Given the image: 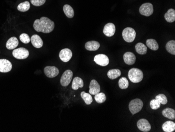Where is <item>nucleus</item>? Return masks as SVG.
Instances as JSON below:
<instances>
[{"mask_svg": "<svg viewBox=\"0 0 175 132\" xmlns=\"http://www.w3.org/2000/svg\"><path fill=\"white\" fill-rule=\"evenodd\" d=\"M12 63L10 61L6 59H0V72L7 73L11 71Z\"/></svg>", "mask_w": 175, "mask_h": 132, "instance_id": "9d476101", "label": "nucleus"}, {"mask_svg": "<svg viewBox=\"0 0 175 132\" xmlns=\"http://www.w3.org/2000/svg\"><path fill=\"white\" fill-rule=\"evenodd\" d=\"M12 54L14 57L17 59H25L29 57V51L25 48H20L14 50Z\"/></svg>", "mask_w": 175, "mask_h": 132, "instance_id": "423d86ee", "label": "nucleus"}, {"mask_svg": "<svg viewBox=\"0 0 175 132\" xmlns=\"http://www.w3.org/2000/svg\"><path fill=\"white\" fill-rule=\"evenodd\" d=\"M100 46V44L97 41H89L85 44V48L88 51H95L98 50Z\"/></svg>", "mask_w": 175, "mask_h": 132, "instance_id": "f3484780", "label": "nucleus"}, {"mask_svg": "<svg viewBox=\"0 0 175 132\" xmlns=\"http://www.w3.org/2000/svg\"><path fill=\"white\" fill-rule=\"evenodd\" d=\"M155 99L158 100V101L160 102V104H163V105L166 104L168 102V100H167V97L163 94H159L157 95Z\"/></svg>", "mask_w": 175, "mask_h": 132, "instance_id": "2f4dec72", "label": "nucleus"}, {"mask_svg": "<svg viewBox=\"0 0 175 132\" xmlns=\"http://www.w3.org/2000/svg\"><path fill=\"white\" fill-rule=\"evenodd\" d=\"M146 45L147 47L153 51H156L159 49L158 43L157 42V41L154 39H150L147 40Z\"/></svg>", "mask_w": 175, "mask_h": 132, "instance_id": "a878e982", "label": "nucleus"}, {"mask_svg": "<svg viewBox=\"0 0 175 132\" xmlns=\"http://www.w3.org/2000/svg\"><path fill=\"white\" fill-rule=\"evenodd\" d=\"M164 116L170 120H175V111L170 108H166L162 111Z\"/></svg>", "mask_w": 175, "mask_h": 132, "instance_id": "412c9836", "label": "nucleus"}, {"mask_svg": "<svg viewBox=\"0 0 175 132\" xmlns=\"http://www.w3.org/2000/svg\"><path fill=\"white\" fill-rule=\"evenodd\" d=\"M143 101L139 98H136L134 100H132L129 104V110L130 112L133 115L137 113L140 112L143 108Z\"/></svg>", "mask_w": 175, "mask_h": 132, "instance_id": "7ed1b4c3", "label": "nucleus"}, {"mask_svg": "<svg viewBox=\"0 0 175 132\" xmlns=\"http://www.w3.org/2000/svg\"><path fill=\"white\" fill-rule=\"evenodd\" d=\"M122 36L126 42H133L136 37V32L132 27H126L122 32Z\"/></svg>", "mask_w": 175, "mask_h": 132, "instance_id": "20e7f679", "label": "nucleus"}, {"mask_svg": "<svg viewBox=\"0 0 175 132\" xmlns=\"http://www.w3.org/2000/svg\"><path fill=\"white\" fill-rule=\"evenodd\" d=\"M30 9V4L29 1L21 3L17 6V10L20 12H26Z\"/></svg>", "mask_w": 175, "mask_h": 132, "instance_id": "c85d7f7f", "label": "nucleus"}, {"mask_svg": "<svg viewBox=\"0 0 175 132\" xmlns=\"http://www.w3.org/2000/svg\"><path fill=\"white\" fill-rule=\"evenodd\" d=\"M30 41L33 45L36 48H41L43 45V41L41 37L37 34H34L30 38Z\"/></svg>", "mask_w": 175, "mask_h": 132, "instance_id": "dca6fc26", "label": "nucleus"}, {"mask_svg": "<svg viewBox=\"0 0 175 132\" xmlns=\"http://www.w3.org/2000/svg\"><path fill=\"white\" fill-rule=\"evenodd\" d=\"M135 50L137 53L141 55H144L146 54L147 52V49L146 46L142 43H138L135 45Z\"/></svg>", "mask_w": 175, "mask_h": 132, "instance_id": "b1692460", "label": "nucleus"}, {"mask_svg": "<svg viewBox=\"0 0 175 132\" xmlns=\"http://www.w3.org/2000/svg\"><path fill=\"white\" fill-rule=\"evenodd\" d=\"M73 72L71 70L67 69L63 73L61 78V84L62 87H67L70 83L73 78Z\"/></svg>", "mask_w": 175, "mask_h": 132, "instance_id": "0eeeda50", "label": "nucleus"}, {"mask_svg": "<svg viewBox=\"0 0 175 132\" xmlns=\"http://www.w3.org/2000/svg\"><path fill=\"white\" fill-rule=\"evenodd\" d=\"M160 102L158 101V100L156 99H154L152 100L150 102V108H152V110H157L158 108H159L160 107Z\"/></svg>", "mask_w": 175, "mask_h": 132, "instance_id": "473e14b6", "label": "nucleus"}, {"mask_svg": "<svg viewBox=\"0 0 175 132\" xmlns=\"http://www.w3.org/2000/svg\"><path fill=\"white\" fill-rule=\"evenodd\" d=\"M94 98L98 103H103L106 101V95H105V93L99 92L98 94H96V95H95Z\"/></svg>", "mask_w": 175, "mask_h": 132, "instance_id": "7c9ffc66", "label": "nucleus"}, {"mask_svg": "<svg viewBox=\"0 0 175 132\" xmlns=\"http://www.w3.org/2000/svg\"><path fill=\"white\" fill-rule=\"evenodd\" d=\"M63 10H64L65 15L68 18H73L74 16V11L70 5H68V4L65 5L63 7Z\"/></svg>", "mask_w": 175, "mask_h": 132, "instance_id": "393cba45", "label": "nucleus"}, {"mask_svg": "<svg viewBox=\"0 0 175 132\" xmlns=\"http://www.w3.org/2000/svg\"><path fill=\"white\" fill-rule=\"evenodd\" d=\"M59 69L55 66H46L44 68V73L49 78H54L59 74Z\"/></svg>", "mask_w": 175, "mask_h": 132, "instance_id": "1a4fd4ad", "label": "nucleus"}, {"mask_svg": "<svg viewBox=\"0 0 175 132\" xmlns=\"http://www.w3.org/2000/svg\"><path fill=\"white\" fill-rule=\"evenodd\" d=\"M165 19L167 22L173 23L175 21V10L174 9H170L165 13Z\"/></svg>", "mask_w": 175, "mask_h": 132, "instance_id": "4be33fe9", "label": "nucleus"}, {"mask_svg": "<svg viewBox=\"0 0 175 132\" xmlns=\"http://www.w3.org/2000/svg\"><path fill=\"white\" fill-rule=\"evenodd\" d=\"M19 45V41L16 37H11L10 39L7 41L6 47L9 50L15 49Z\"/></svg>", "mask_w": 175, "mask_h": 132, "instance_id": "a211bd4d", "label": "nucleus"}, {"mask_svg": "<svg viewBox=\"0 0 175 132\" xmlns=\"http://www.w3.org/2000/svg\"><path fill=\"white\" fill-rule=\"evenodd\" d=\"M84 86V83L82 78L79 77H76L73 80L72 83V88L74 90H78V88H82Z\"/></svg>", "mask_w": 175, "mask_h": 132, "instance_id": "aec40b11", "label": "nucleus"}, {"mask_svg": "<svg viewBox=\"0 0 175 132\" xmlns=\"http://www.w3.org/2000/svg\"><path fill=\"white\" fill-rule=\"evenodd\" d=\"M94 61L101 66H106L109 64V59L105 54H98L94 56Z\"/></svg>", "mask_w": 175, "mask_h": 132, "instance_id": "6e6552de", "label": "nucleus"}, {"mask_svg": "<svg viewBox=\"0 0 175 132\" xmlns=\"http://www.w3.org/2000/svg\"><path fill=\"white\" fill-rule=\"evenodd\" d=\"M128 85L129 83L128 80L125 77L121 78L119 81V86L122 90H125L128 88Z\"/></svg>", "mask_w": 175, "mask_h": 132, "instance_id": "c756f323", "label": "nucleus"}, {"mask_svg": "<svg viewBox=\"0 0 175 132\" xmlns=\"http://www.w3.org/2000/svg\"><path fill=\"white\" fill-rule=\"evenodd\" d=\"M33 27L38 32L49 33L54 30L55 23L48 17H42L34 21Z\"/></svg>", "mask_w": 175, "mask_h": 132, "instance_id": "f257e3e1", "label": "nucleus"}, {"mask_svg": "<svg viewBox=\"0 0 175 132\" xmlns=\"http://www.w3.org/2000/svg\"><path fill=\"white\" fill-rule=\"evenodd\" d=\"M139 11L141 15L145 16H150L153 13V5L150 3H145L141 6Z\"/></svg>", "mask_w": 175, "mask_h": 132, "instance_id": "39448f33", "label": "nucleus"}, {"mask_svg": "<svg viewBox=\"0 0 175 132\" xmlns=\"http://www.w3.org/2000/svg\"><path fill=\"white\" fill-rule=\"evenodd\" d=\"M137 126L142 132H148L151 130V125L146 119H141L137 123Z\"/></svg>", "mask_w": 175, "mask_h": 132, "instance_id": "9b49d317", "label": "nucleus"}, {"mask_svg": "<svg viewBox=\"0 0 175 132\" xmlns=\"http://www.w3.org/2000/svg\"><path fill=\"white\" fill-rule=\"evenodd\" d=\"M123 59L126 64L131 65L135 63L136 56L134 54L131 52H127L123 55Z\"/></svg>", "mask_w": 175, "mask_h": 132, "instance_id": "2eb2a0df", "label": "nucleus"}, {"mask_svg": "<svg viewBox=\"0 0 175 132\" xmlns=\"http://www.w3.org/2000/svg\"><path fill=\"white\" fill-rule=\"evenodd\" d=\"M115 26L112 23H109L105 26L103 29V33L108 37H111L114 35L115 32Z\"/></svg>", "mask_w": 175, "mask_h": 132, "instance_id": "ddd939ff", "label": "nucleus"}, {"mask_svg": "<svg viewBox=\"0 0 175 132\" xmlns=\"http://www.w3.org/2000/svg\"><path fill=\"white\" fill-rule=\"evenodd\" d=\"M20 41L25 44H27L30 41V37L28 34H26V33L20 34Z\"/></svg>", "mask_w": 175, "mask_h": 132, "instance_id": "72a5a7b5", "label": "nucleus"}, {"mask_svg": "<svg viewBox=\"0 0 175 132\" xmlns=\"http://www.w3.org/2000/svg\"><path fill=\"white\" fill-rule=\"evenodd\" d=\"M166 49L168 52L173 55L175 54V41L171 40L167 43L166 45Z\"/></svg>", "mask_w": 175, "mask_h": 132, "instance_id": "cd10ccee", "label": "nucleus"}, {"mask_svg": "<svg viewBox=\"0 0 175 132\" xmlns=\"http://www.w3.org/2000/svg\"><path fill=\"white\" fill-rule=\"evenodd\" d=\"M162 129L165 132H173L175 130V123L172 121H167L163 124Z\"/></svg>", "mask_w": 175, "mask_h": 132, "instance_id": "6ab92c4d", "label": "nucleus"}, {"mask_svg": "<svg viewBox=\"0 0 175 132\" xmlns=\"http://www.w3.org/2000/svg\"><path fill=\"white\" fill-rule=\"evenodd\" d=\"M108 78L111 80H114L121 75V72L119 69H111L108 71Z\"/></svg>", "mask_w": 175, "mask_h": 132, "instance_id": "5701e85b", "label": "nucleus"}, {"mask_svg": "<svg viewBox=\"0 0 175 132\" xmlns=\"http://www.w3.org/2000/svg\"><path fill=\"white\" fill-rule=\"evenodd\" d=\"M31 3L36 7H40L46 2V0H30Z\"/></svg>", "mask_w": 175, "mask_h": 132, "instance_id": "f704fd0d", "label": "nucleus"}, {"mask_svg": "<svg viewBox=\"0 0 175 132\" xmlns=\"http://www.w3.org/2000/svg\"><path fill=\"white\" fill-rule=\"evenodd\" d=\"M59 58L64 62H68L70 60L73 56V53L69 49H62L59 53Z\"/></svg>", "mask_w": 175, "mask_h": 132, "instance_id": "f8f14e48", "label": "nucleus"}, {"mask_svg": "<svg viewBox=\"0 0 175 132\" xmlns=\"http://www.w3.org/2000/svg\"><path fill=\"white\" fill-rule=\"evenodd\" d=\"M100 86L96 80H92L90 84L89 93L91 95H96L100 92Z\"/></svg>", "mask_w": 175, "mask_h": 132, "instance_id": "4468645a", "label": "nucleus"}, {"mask_svg": "<svg viewBox=\"0 0 175 132\" xmlns=\"http://www.w3.org/2000/svg\"><path fill=\"white\" fill-rule=\"evenodd\" d=\"M81 97L87 105H90L93 102L92 97L89 93H86L85 92H82L81 93Z\"/></svg>", "mask_w": 175, "mask_h": 132, "instance_id": "bb28decb", "label": "nucleus"}, {"mask_svg": "<svg viewBox=\"0 0 175 132\" xmlns=\"http://www.w3.org/2000/svg\"><path fill=\"white\" fill-rule=\"evenodd\" d=\"M143 76V72L137 68H132L128 72V78L132 83H137L141 82Z\"/></svg>", "mask_w": 175, "mask_h": 132, "instance_id": "f03ea898", "label": "nucleus"}]
</instances>
